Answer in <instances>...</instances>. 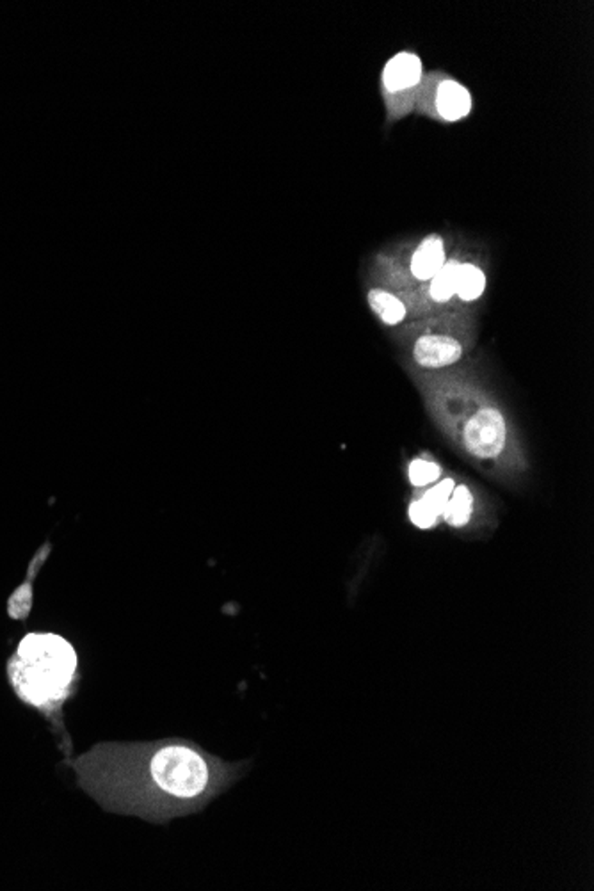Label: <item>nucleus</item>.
<instances>
[{"instance_id":"obj_10","label":"nucleus","mask_w":594,"mask_h":891,"mask_svg":"<svg viewBox=\"0 0 594 891\" xmlns=\"http://www.w3.org/2000/svg\"><path fill=\"white\" fill-rule=\"evenodd\" d=\"M457 268V260H447L445 266L429 279V296L433 301L447 303L456 296Z\"/></svg>"},{"instance_id":"obj_8","label":"nucleus","mask_w":594,"mask_h":891,"mask_svg":"<svg viewBox=\"0 0 594 891\" xmlns=\"http://www.w3.org/2000/svg\"><path fill=\"white\" fill-rule=\"evenodd\" d=\"M368 305L370 310L379 317V320L386 326H397L406 318V305L392 292L385 289L368 290Z\"/></svg>"},{"instance_id":"obj_13","label":"nucleus","mask_w":594,"mask_h":891,"mask_svg":"<svg viewBox=\"0 0 594 891\" xmlns=\"http://www.w3.org/2000/svg\"><path fill=\"white\" fill-rule=\"evenodd\" d=\"M440 475H442V468L433 461L414 459L410 465V481H412L413 486H416V488H422V486H427V485L438 481Z\"/></svg>"},{"instance_id":"obj_15","label":"nucleus","mask_w":594,"mask_h":891,"mask_svg":"<svg viewBox=\"0 0 594 891\" xmlns=\"http://www.w3.org/2000/svg\"><path fill=\"white\" fill-rule=\"evenodd\" d=\"M410 518H412L413 524L418 529H431L436 524V520H438V516L427 507V504L422 498L412 502V505H410Z\"/></svg>"},{"instance_id":"obj_14","label":"nucleus","mask_w":594,"mask_h":891,"mask_svg":"<svg viewBox=\"0 0 594 891\" xmlns=\"http://www.w3.org/2000/svg\"><path fill=\"white\" fill-rule=\"evenodd\" d=\"M31 603H33L31 583H24L9 598V603H7L9 616L13 620H24L27 616V612L31 611Z\"/></svg>"},{"instance_id":"obj_5","label":"nucleus","mask_w":594,"mask_h":891,"mask_svg":"<svg viewBox=\"0 0 594 891\" xmlns=\"http://www.w3.org/2000/svg\"><path fill=\"white\" fill-rule=\"evenodd\" d=\"M461 357V342L449 335H422L413 346V357L422 368H445L456 365Z\"/></svg>"},{"instance_id":"obj_2","label":"nucleus","mask_w":594,"mask_h":891,"mask_svg":"<svg viewBox=\"0 0 594 891\" xmlns=\"http://www.w3.org/2000/svg\"><path fill=\"white\" fill-rule=\"evenodd\" d=\"M150 769L155 783L182 801L200 799L219 778L207 758L187 746L162 748L151 759Z\"/></svg>"},{"instance_id":"obj_3","label":"nucleus","mask_w":594,"mask_h":891,"mask_svg":"<svg viewBox=\"0 0 594 891\" xmlns=\"http://www.w3.org/2000/svg\"><path fill=\"white\" fill-rule=\"evenodd\" d=\"M505 418L495 407L475 411L463 429V442L470 454L481 459L497 457L505 446Z\"/></svg>"},{"instance_id":"obj_4","label":"nucleus","mask_w":594,"mask_h":891,"mask_svg":"<svg viewBox=\"0 0 594 891\" xmlns=\"http://www.w3.org/2000/svg\"><path fill=\"white\" fill-rule=\"evenodd\" d=\"M424 77V63L418 54L403 50L392 55L381 72V84L388 94H404L414 90Z\"/></svg>"},{"instance_id":"obj_12","label":"nucleus","mask_w":594,"mask_h":891,"mask_svg":"<svg viewBox=\"0 0 594 891\" xmlns=\"http://www.w3.org/2000/svg\"><path fill=\"white\" fill-rule=\"evenodd\" d=\"M454 488H456L454 481L453 479H445V481H442V485H438V486L425 491L420 498L440 518L443 514V509H445V505H447V502H449V498H451Z\"/></svg>"},{"instance_id":"obj_1","label":"nucleus","mask_w":594,"mask_h":891,"mask_svg":"<svg viewBox=\"0 0 594 891\" xmlns=\"http://www.w3.org/2000/svg\"><path fill=\"white\" fill-rule=\"evenodd\" d=\"M77 668L72 644L55 633L25 635L9 664L13 687L33 707L45 709L59 703Z\"/></svg>"},{"instance_id":"obj_11","label":"nucleus","mask_w":594,"mask_h":891,"mask_svg":"<svg viewBox=\"0 0 594 891\" xmlns=\"http://www.w3.org/2000/svg\"><path fill=\"white\" fill-rule=\"evenodd\" d=\"M473 511V496L466 486H456L445 509H443V518L449 525L453 527H463L470 522Z\"/></svg>"},{"instance_id":"obj_7","label":"nucleus","mask_w":594,"mask_h":891,"mask_svg":"<svg viewBox=\"0 0 594 891\" xmlns=\"http://www.w3.org/2000/svg\"><path fill=\"white\" fill-rule=\"evenodd\" d=\"M447 262L445 240L440 235L425 237L413 251L410 269L420 281H429Z\"/></svg>"},{"instance_id":"obj_6","label":"nucleus","mask_w":594,"mask_h":891,"mask_svg":"<svg viewBox=\"0 0 594 891\" xmlns=\"http://www.w3.org/2000/svg\"><path fill=\"white\" fill-rule=\"evenodd\" d=\"M433 102L436 116L447 123L463 122L473 111L472 91L451 77H445L438 83Z\"/></svg>"},{"instance_id":"obj_9","label":"nucleus","mask_w":594,"mask_h":891,"mask_svg":"<svg viewBox=\"0 0 594 891\" xmlns=\"http://www.w3.org/2000/svg\"><path fill=\"white\" fill-rule=\"evenodd\" d=\"M486 290V274L473 262H459L456 276V296L464 301H477Z\"/></svg>"}]
</instances>
